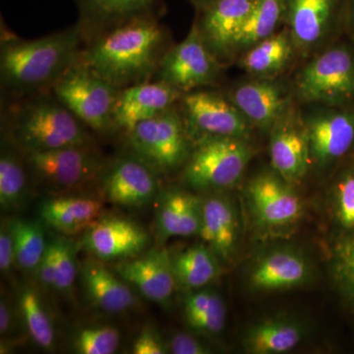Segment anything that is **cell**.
Here are the masks:
<instances>
[{
    "label": "cell",
    "instance_id": "cell-1",
    "mask_svg": "<svg viewBox=\"0 0 354 354\" xmlns=\"http://www.w3.org/2000/svg\"><path fill=\"white\" fill-rule=\"evenodd\" d=\"M160 17L135 18L100 32L84 44L80 59L118 88L153 80L174 44Z\"/></svg>",
    "mask_w": 354,
    "mask_h": 354
},
{
    "label": "cell",
    "instance_id": "cell-2",
    "mask_svg": "<svg viewBox=\"0 0 354 354\" xmlns=\"http://www.w3.org/2000/svg\"><path fill=\"white\" fill-rule=\"evenodd\" d=\"M0 85L2 97L51 91L80 59L84 44L78 24L37 39H22L1 27Z\"/></svg>",
    "mask_w": 354,
    "mask_h": 354
},
{
    "label": "cell",
    "instance_id": "cell-3",
    "mask_svg": "<svg viewBox=\"0 0 354 354\" xmlns=\"http://www.w3.org/2000/svg\"><path fill=\"white\" fill-rule=\"evenodd\" d=\"M4 134L24 153L94 145L92 132L51 91L2 97Z\"/></svg>",
    "mask_w": 354,
    "mask_h": 354
},
{
    "label": "cell",
    "instance_id": "cell-4",
    "mask_svg": "<svg viewBox=\"0 0 354 354\" xmlns=\"http://www.w3.org/2000/svg\"><path fill=\"white\" fill-rule=\"evenodd\" d=\"M255 152L249 139L198 137L183 167V181L200 191L232 187L243 176Z\"/></svg>",
    "mask_w": 354,
    "mask_h": 354
},
{
    "label": "cell",
    "instance_id": "cell-5",
    "mask_svg": "<svg viewBox=\"0 0 354 354\" xmlns=\"http://www.w3.org/2000/svg\"><path fill=\"white\" fill-rule=\"evenodd\" d=\"M293 93L306 104L321 106L354 104V48L330 44L298 72Z\"/></svg>",
    "mask_w": 354,
    "mask_h": 354
},
{
    "label": "cell",
    "instance_id": "cell-6",
    "mask_svg": "<svg viewBox=\"0 0 354 354\" xmlns=\"http://www.w3.org/2000/svg\"><path fill=\"white\" fill-rule=\"evenodd\" d=\"M127 150L162 176L183 169L189 157L192 139L178 104L123 135Z\"/></svg>",
    "mask_w": 354,
    "mask_h": 354
},
{
    "label": "cell",
    "instance_id": "cell-7",
    "mask_svg": "<svg viewBox=\"0 0 354 354\" xmlns=\"http://www.w3.org/2000/svg\"><path fill=\"white\" fill-rule=\"evenodd\" d=\"M120 90L79 59L51 92L91 131L111 135L114 106Z\"/></svg>",
    "mask_w": 354,
    "mask_h": 354
},
{
    "label": "cell",
    "instance_id": "cell-8",
    "mask_svg": "<svg viewBox=\"0 0 354 354\" xmlns=\"http://www.w3.org/2000/svg\"><path fill=\"white\" fill-rule=\"evenodd\" d=\"M25 157L32 178L55 192H70L101 183L106 165L95 144L25 153Z\"/></svg>",
    "mask_w": 354,
    "mask_h": 354
},
{
    "label": "cell",
    "instance_id": "cell-9",
    "mask_svg": "<svg viewBox=\"0 0 354 354\" xmlns=\"http://www.w3.org/2000/svg\"><path fill=\"white\" fill-rule=\"evenodd\" d=\"M223 65L205 43L194 21L187 36L180 43L172 44L165 53L153 80L186 94L216 85Z\"/></svg>",
    "mask_w": 354,
    "mask_h": 354
},
{
    "label": "cell",
    "instance_id": "cell-10",
    "mask_svg": "<svg viewBox=\"0 0 354 354\" xmlns=\"http://www.w3.org/2000/svg\"><path fill=\"white\" fill-rule=\"evenodd\" d=\"M348 0H286L285 25L295 53L308 57L346 26Z\"/></svg>",
    "mask_w": 354,
    "mask_h": 354
},
{
    "label": "cell",
    "instance_id": "cell-11",
    "mask_svg": "<svg viewBox=\"0 0 354 354\" xmlns=\"http://www.w3.org/2000/svg\"><path fill=\"white\" fill-rule=\"evenodd\" d=\"M191 139L202 136L250 138L252 125L228 99L209 88L186 93L178 102Z\"/></svg>",
    "mask_w": 354,
    "mask_h": 354
},
{
    "label": "cell",
    "instance_id": "cell-12",
    "mask_svg": "<svg viewBox=\"0 0 354 354\" xmlns=\"http://www.w3.org/2000/svg\"><path fill=\"white\" fill-rule=\"evenodd\" d=\"M311 165L328 169L354 155V104L321 106L304 118Z\"/></svg>",
    "mask_w": 354,
    "mask_h": 354
},
{
    "label": "cell",
    "instance_id": "cell-13",
    "mask_svg": "<svg viewBox=\"0 0 354 354\" xmlns=\"http://www.w3.org/2000/svg\"><path fill=\"white\" fill-rule=\"evenodd\" d=\"M160 174L143 160L127 153L106 162L101 183L109 201L127 209L143 208L160 193Z\"/></svg>",
    "mask_w": 354,
    "mask_h": 354
},
{
    "label": "cell",
    "instance_id": "cell-14",
    "mask_svg": "<svg viewBox=\"0 0 354 354\" xmlns=\"http://www.w3.org/2000/svg\"><path fill=\"white\" fill-rule=\"evenodd\" d=\"M270 134L269 153L274 171L291 185L299 183L308 171L311 158L304 116L295 102Z\"/></svg>",
    "mask_w": 354,
    "mask_h": 354
},
{
    "label": "cell",
    "instance_id": "cell-15",
    "mask_svg": "<svg viewBox=\"0 0 354 354\" xmlns=\"http://www.w3.org/2000/svg\"><path fill=\"white\" fill-rule=\"evenodd\" d=\"M247 197L261 227L283 228L297 223L304 207L291 184L276 171H264L251 179Z\"/></svg>",
    "mask_w": 354,
    "mask_h": 354
},
{
    "label": "cell",
    "instance_id": "cell-16",
    "mask_svg": "<svg viewBox=\"0 0 354 354\" xmlns=\"http://www.w3.org/2000/svg\"><path fill=\"white\" fill-rule=\"evenodd\" d=\"M225 95L253 127L269 132L293 104L292 92L279 77L254 78Z\"/></svg>",
    "mask_w": 354,
    "mask_h": 354
},
{
    "label": "cell",
    "instance_id": "cell-17",
    "mask_svg": "<svg viewBox=\"0 0 354 354\" xmlns=\"http://www.w3.org/2000/svg\"><path fill=\"white\" fill-rule=\"evenodd\" d=\"M150 237L131 220L120 216L100 218L85 232L83 247L102 262H120L145 252Z\"/></svg>",
    "mask_w": 354,
    "mask_h": 354
},
{
    "label": "cell",
    "instance_id": "cell-18",
    "mask_svg": "<svg viewBox=\"0 0 354 354\" xmlns=\"http://www.w3.org/2000/svg\"><path fill=\"white\" fill-rule=\"evenodd\" d=\"M183 95L158 80L120 88L114 106L111 135L123 136L139 123L176 106Z\"/></svg>",
    "mask_w": 354,
    "mask_h": 354
},
{
    "label": "cell",
    "instance_id": "cell-19",
    "mask_svg": "<svg viewBox=\"0 0 354 354\" xmlns=\"http://www.w3.org/2000/svg\"><path fill=\"white\" fill-rule=\"evenodd\" d=\"M113 271L155 304L165 306L174 297L177 283L172 256L165 249H153L132 259L120 261L114 265Z\"/></svg>",
    "mask_w": 354,
    "mask_h": 354
},
{
    "label": "cell",
    "instance_id": "cell-20",
    "mask_svg": "<svg viewBox=\"0 0 354 354\" xmlns=\"http://www.w3.org/2000/svg\"><path fill=\"white\" fill-rule=\"evenodd\" d=\"M256 0H216L198 11L195 22L205 43L223 64L234 59L235 41Z\"/></svg>",
    "mask_w": 354,
    "mask_h": 354
},
{
    "label": "cell",
    "instance_id": "cell-21",
    "mask_svg": "<svg viewBox=\"0 0 354 354\" xmlns=\"http://www.w3.org/2000/svg\"><path fill=\"white\" fill-rule=\"evenodd\" d=\"M86 41L109 28L144 16H162V0H74Z\"/></svg>",
    "mask_w": 354,
    "mask_h": 354
},
{
    "label": "cell",
    "instance_id": "cell-22",
    "mask_svg": "<svg viewBox=\"0 0 354 354\" xmlns=\"http://www.w3.org/2000/svg\"><path fill=\"white\" fill-rule=\"evenodd\" d=\"M157 234L160 241L171 237L199 234L203 201L196 195L179 187L158 193Z\"/></svg>",
    "mask_w": 354,
    "mask_h": 354
},
{
    "label": "cell",
    "instance_id": "cell-23",
    "mask_svg": "<svg viewBox=\"0 0 354 354\" xmlns=\"http://www.w3.org/2000/svg\"><path fill=\"white\" fill-rule=\"evenodd\" d=\"M308 260L297 251L279 249L268 253L251 269L249 283L259 291L290 290L309 279Z\"/></svg>",
    "mask_w": 354,
    "mask_h": 354
},
{
    "label": "cell",
    "instance_id": "cell-24",
    "mask_svg": "<svg viewBox=\"0 0 354 354\" xmlns=\"http://www.w3.org/2000/svg\"><path fill=\"white\" fill-rule=\"evenodd\" d=\"M199 235L221 262L232 260L239 241V218L227 198L212 196L203 201Z\"/></svg>",
    "mask_w": 354,
    "mask_h": 354
},
{
    "label": "cell",
    "instance_id": "cell-25",
    "mask_svg": "<svg viewBox=\"0 0 354 354\" xmlns=\"http://www.w3.org/2000/svg\"><path fill=\"white\" fill-rule=\"evenodd\" d=\"M82 274L88 297L102 311L120 314L136 305V297L127 281L97 258L84 262Z\"/></svg>",
    "mask_w": 354,
    "mask_h": 354
},
{
    "label": "cell",
    "instance_id": "cell-26",
    "mask_svg": "<svg viewBox=\"0 0 354 354\" xmlns=\"http://www.w3.org/2000/svg\"><path fill=\"white\" fill-rule=\"evenodd\" d=\"M102 204L97 198L58 196L46 200L39 207L41 220L65 235L86 232L101 216Z\"/></svg>",
    "mask_w": 354,
    "mask_h": 354
},
{
    "label": "cell",
    "instance_id": "cell-27",
    "mask_svg": "<svg viewBox=\"0 0 354 354\" xmlns=\"http://www.w3.org/2000/svg\"><path fill=\"white\" fill-rule=\"evenodd\" d=\"M295 55V46L285 27L241 53L239 65L254 78H278Z\"/></svg>",
    "mask_w": 354,
    "mask_h": 354
},
{
    "label": "cell",
    "instance_id": "cell-28",
    "mask_svg": "<svg viewBox=\"0 0 354 354\" xmlns=\"http://www.w3.org/2000/svg\"><path fill=\"white\" fill-rule=\"evenodd\" d=\"M304 329L295 321L272 318L256 324L244 337V348L252 354L290 353L304 339Z\"/></svg>",
    "mask_w": 354,
    "mask_h": 354
},
{
    "label": "cell",
    "instance_id": "cell-29",
    "mask_svg": "<svg viewBox=\"0 0 354 354\" xmlns=\"http://www.w3.org/2000/svg\"><path fill=\"white\" fill-rule=\"evenodd\" d=\"M221 261L205 243L195 244L172 256L176 283L189 290L209 285L221 274Z\"/></svg>",
    "mask_w": 354,
    "mask_h": 354
},
{
    "label": "cell",
    "instance_id": "cell-30",
    "mask_svg": "<svg viewBox=\"0 0 354 354\" xmlns=\"http://www.w3.org/2000/svg\"><path fill=\"white\" fill-rule=\"evenodd\" d=\"M286 6V0H256L235 41L234 57L279 31L285 24Z\"/></svg>",
    "mask_w": 354,
    "mask_h": 354
},
{
    "label": "cell",
    "instance_id": "cell-31",
    "mask_svg": "<svg viewBox=\"0 0 354 354\" xmlns=\"http://www.w3.org/2000/svg\"><path fill=\"white\" fill-rule=\"evenodd\" d=\"M29 167L25 153L4 134L0 155V206L4 211L19 206L28 186Z\"/></svg>",
    "mask_w": 354,
    "mask_h": 354
},
{
    "label": "cell",
    "instance_id": "cell-32",
    "mask_svg": "<svg viewBox=\"0 0 354 354\" xmlns=\"http://www.w3.org/2000/svg\"><path fill=\"white\" fill-rule=\"evenodd\" d=\"M184 316L191 329L215 335L225 328L227 309L220 295L211 290L191 292L184 300Z\"/></svg>",
    "mask_w": 354,
    "mask_h": 354
},
{
    "label": "cell",
    "instance_id": "cell-33",
    "mask_svg": "<svg viewBox=\"0 0 354 354\" xmlns=\"http://www.w3.org/2000/svg\"><path fill=\"white\" fill-rule=\"evenodd\" d=\"M329 200L337 239L354 236V155L342 164L335 176Z\"/></svg>",
    "mask_w": 354,
    "mask_h": 354
},
{
    "label": "cell",
    "instance_id": "cell-34",
    "mask_svg": "<svg viewBox=\"0 0 354 354\" xmlns=\"http://www.w3.org/2000/svg\"><path fill=\"white\" fill-rule=\"evenodd\" d=\"M15 247L16 264L23 271L36 272L48 243L44 237V228L37 221H11Z\"/></svg>",
    "mask_w": 354,
    "mask_h": 354
},
{
    "label": "cell",
    "instance_id": "cell-35",
    "mask_svg": "<svg viewBox=\"0 0 354 354\" xmlns=\"http://www.w3.org/2000/svg\"><path fill=\"white\" fill-rule=\"evenodd\" d=\"M21 313L28 333L39 348L51 349L55 346V328L48 312L36 290L25 288L19 298Z\"/></svg>",
    "mask_w": 354,
    "mask_h": 354
},
{
    "label": "cell",
    "instance_id": "cell-36",
    "mask_svg": "<svg viewBox=\"0 0 354 354\" xmlns=\"http://www.w3.org/2000/svg\"><path fill=\"white\" fill-rule=\"evenodd\" d=\"M330 274L339 297L354 308V236L335 239Z\"/></svg>",
    "mask_w": 354,
    "mask_h": 354
},
{
    "label": "cell",
    "instance_id": "cell-37",
    "mask_svg": "<svg viewBox=\"0 0 354 354\" xmlns=\"http://www.w3.org/2000/svg\"><path fill=\"white\" fill-rule=\"evenodd\" d=\"M120 334L111 326H95L79 330L74 349L81 354H113L118 348Z\"/></svg>",
    "mask_w": 354,
    "mask_h": 354
},
{
    "label": "cell",
    "instance_id": "cell-38",
    "mask_svg": "<svg viewBox=\"0 0 354 354\" xmlns=\"http://www.w3.org/2000/svg\"><path fill=\"white\" fill-rule=\"evenodd\" d=\"M55 253V290L68 293L76 279V252L78 244L65 235L53 239Z\"/></svg>",
    "mask_w": 354,
    "mask_h": 354
},
{
    "label": "cell",
    "instance_id": "cell-39",
    "mask_svg": "<svg viewBox=\"0 0 354 354\" xmlns=\"http://www.w3.org/2000/svg\"><path fill=\"white\" fill-rule=\"evenodd\" d=\"M169 353V346L162 341L157 330L151 326H145L133 344L134 354H165Z\"/></svg>",
    "mask_w": 354,
    "mask_h": 354
},
{
    "label": "cell",
    "instance_id": "cell-40",
    "mask_svg": "<svg viewBox=\"0 0 354 354\" xmlns=\"http://www.w3.org/2000/svg\"><path fill=\"white\" fill-rule=\"evenodd\" d=\"M16 263L15 247L11 221H2L0 228V271L7 274Z\"/></svg>",
    "mask_w": 354,
    "mask_h": 354
},
{
    "label": "cell",
    "instance_id": "cell-41",
    "mask_svg": "<svg viewBox=\"0 0 354 354\" xmlns=\"http://www.w3.org/2000/svg\"><path fill=\"white\" fill-rule=\"evenodd\" d=\"M169 351L174 354H208L211 351L193 335L185 333H176L172 335L169 344Z\"/></svg>",
    "mask_w": 354,
    "mask_h": 354
},
{
    "label": "cell",
    "instance_id": "cell-42",
    "mask_svg": "<svg viewBox=\"0 0 354 354\" xmlns=\"http://www.w3.org/2000/svg\"><path fill=\"white\" fill-rule=\"evenodd\" d=\"M36 274L41 288L44 290H55V253L53 241L48 242V248L41 258Z\"/></svg>",
    "mask_w": 354,
    "mask_h": 354
},
{
    "label": "cell",
    "instance_id": "cell-43",
    "mask_svg": "<svg viewBox=\"0 0 354 354\" xmlns=\"http://www.w3.org/2000/svg\"><path fill=\"white\" fill-rule=\"evenodd\" d=\"M11 309L9 308L6 298L1 297L0 300V334L6 335L11 328L12 322V316H11Z\"/></svg>",
    "mask_w": 354,
    "mask_h": 354
},
{
    "label": "cell",
    "instance_id": "cell-44",
    "mask_svg": "<svg viewBox=\"0 0 354 354\" xmlns=\"http://www.w3.org/2000/svg\"><path fill=\"white\" fill-rule=\"evenodd\" d=\"M346 28L351 32V36L354 39V0H348Z\"/></svg>",
    "mask_w": 354,
    "mask_h": 354
},
{
    "label": "cell",
    "instance_id": "cell-45",
    "mask_svg": "<svg viewBox=\"0 0 354 354\" xmlns=\"http://www.w3.org/2000/svg\"><path fill=\"white\" fill-rule=\"evenodd\" d=\"M196 11H201L203 9L207 8V7L211 6L212 3L216 1V0H188Z\"/></svg>",
    "mask_w": 354,
    "mask_h": 354
}]
</instances>
